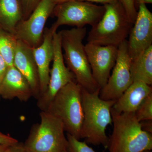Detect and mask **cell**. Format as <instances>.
<instances>
[{
    "label": "cell",
    "mask_w": 152,
    "mask_h": 152,
    "mask_svg": "<svg viewBox=\"0 0 152 152\" xmlns=\"http://www.w3.org/2000/svg\"><path fill=\"white\" fill-rule=\"evenodd\" d=\"M18 39L14 34L0 29V54L8 67L13 66V59Z\"/></svg>",
    "instance_id": "cell-19"
},
{
    "label": "cell",
    "mask_w": 152,
    "mask_h": 152,
    "mask_svg": "<svg viewBox=\"0 0 152 152\" xmlns=\"http://www.w3.org/2000/svg\"><path fill=\"white\" fill-rule=\"evenodd\" d=\"M64 152H67L66 151Z\"/></svg>",
    "instance_id": "cell-33"
},
{
    "label": "cell",
    "mask_w": 152,
    "mask_h": 152,
    "mask_svg": "<svg viewBox=\"0 0 152 152\" xmlns=\"http://www.w3.org/2000/svg\"><path fill=\"white\" fill-rule=\"evenodd\" d=\"M52 1L54 3V4L56 5L59 4L66 2L71 1V0H52Z\"/></svg>",
    "instance_id": "cell-29"
},
{
    "label": "cell",
    "mask_w": 152,
    "mask_h": 152,
    "mask_svg": "<svg viewBox=\"0 0 152 152\" xmlns=\"http://www.w3.org/2000/svg\"><path fill=\"white\" fill-rule=\"evenodd\" d=\"M45 30L42 43L39 46L32 48L33 55L39 73L40 96L46 91L48 88L50 77V65L54 56L53 43L54 33L50 28H46Z\"/></svg>",
    "instance_id": "cell-14"
},
{
    "label": "cell",
    "mask_w": 152,
    "mask_h": 152,
    "mask_svg": "<svg viewBox=\"0 0 152 152\" xmlns=\"http://www.w3.org/2000/svg\"><path fill=\"white\" fill-rule=\"evenodd\" d=\"M134 115L139 122L152 120V93L142 102Z\"/></svg>",
    "instance_id": "cell-20"
},
{
    "label": "cell",
    "mask_w": 152,
    "mask_h": 152,
    "mask_svg": "<svg viewBox=\"0 0 152 152\" xmlns=\"http://www.w3.org/2000/svg\"><path fill=\"white\" fill-rule=\"evenodd\" d=\"M0 97L3 99H18L27 102L33 97L28 82L14 66L8 67L5 75L0 84Z\"/></svg>",
    "instance_id": "cell-15"
},
{
    "label": "cell",
    "mask_w": 152,
    "mask_h": 152,
    "mask_svg": "<svg viewBox=\"0 0 152 152\" xmlns=\"http://www.w3.org/2000/svg\"><path fill=\"white\" fill-rule=\"evenodd\" d=\"M127 40L118 47V56L113 72L105 85L101 88L99 96L106 101H116L133 83Z\"/></svg>",
    "instance_id": "cell-9"
},
{
    "label": "cell",
    "mask_w": 152,
    "mask_h": 152,
    "mask_svg": "<svg viewBox=\"0 0 152 152\" xmlns=\"http://www.w3.org/2000/svg\"><path fill=\"white\" fill-rule=\"evenodd\" d=\"M56 5L52 0H40L30 16L17 26L14 35L31 48L40 45L45 25Z\"/></svg>",
    "instance_id": "cell-10"
},
{
    "label": "cell",
    "mask_w": 152,
    "mask_h": 152,
    "mask_svg": "<svg viewBox=\"0 0 152 152\" xmlns=\"http://www.w3.org/2000/svg\"><path fill=\"white\" fill-rule=\"evenodd\" d=\"M1 97H0V100H1Z\"/></svg>",
    "instance_id": "cell-34"
},
{
    "label": "cell",
    "mask_w": 152,
    "mask_h": 152,
    "mask_svg": "<svg viewBox=\"0 0 152 152\" xmlns=\"http://www.w3.org/2000/svg\"><path fill=\"white\" fill-rule=\"evenodd\" d=\"M140 123L144 131L152 134V120L142 121Z\"/></svg>",
    "instance_id": "cell-27"
},
{
    "label": "cell",
    "mask_w": 152,
    "mask_h": 152,
    "mask_svg": "<svg viewBox=\"0 0 152 152\" xmlns=\"http://www.w3.org/2000/svg\"><path fill=\"white\" fill-rule=\"evenodd\" d=\"M45 111L62 122L67 134L80 140L84 113L82 88L77 82H71L63 87Z\"/></svg>",
    "instance_id": "cell-4"
},
{
    "label": "cell",
    "mask_w": 152,
    "mask_h": 152,
    "mask_svg": "<svg viewBox=\"0 0 152 152\" xmlns=\"http://www.w3.org/2000/svg\"><path fill=\"white\" fill-rule=\"evenodd\" d=\"M79 1H84L89 2L90 3H98L104 4H110V3L115 2L117 1H119V0H79Z\"/></svg>",
    "instance_id": "cell-28"
},
{
    "label": "cell",
    "mask_w": 152,
    "mask_h": 152,
    "mask_svg": "<svg viewBox=\"0 0 152 152\" xmlns=\"http://www.w3.org/2000/svg\"><path fill=\"white\" fill-rule=\"evenodd\" d=\"M11 145H0V152H4Z\"/></svg>",
    "instance_id": "cell-30"
},
{
    "label": "cell",
    "mask_w": 152,
    "mask_h": 152,
    "mask_svg": "<svg viewBox=\"0 0 152 152\" xmlns=\"http://www.w3.org/2000/svg\"><path fill=\"white\" fill-rule=\"evenodd\" d=\"M99 90L90 93L82 88L84 119L81 139L94 145L107 148L109 137L106 131L113 123L111 109L116 101H106L99 96Z\"/></svg>",
    "instance_id": "cell-1"
},
{
    "label": "cell",
    "mask_w": 152,
    "mask_h": 152,
    "mask_svg": "<svg viewBox=\"0 0 152 152\" xmlns=\"http://www.w3.org/2000/svg\"><path fill=\"white\" fill-rule=\"evenodd\" d=\"M53 43L54 56L48 86L46 91L37 100L38 107L43 111L46 110L53 98L63 87L71 82L76 81L73 74L65 65L60 32L54 33Z\"/></svg>",
    "instance_id": "cell-8"
},
{
    "label": "cell",
    "mask_w": 152,
    "mask_h": 152,
    "mask_svg": "<svg viewBox=\"0 0 152 152\" xmlns=\"http://www.w3.org/2000/svg\"><path fill=\"white\" fill-rule=\"evenodd\" d=\"M67 152H96L86 142L80 141L73 136L67 134Z\"/></svg>",
    "instance_id": "cell-21"
},
{
    "label": "cell",
    "mask_w": 152,
    "mask_h": 152,
    "mask_svg": "<svg viewBox=\"0 0 152 152\" xmlns=\"http://www.w3.org/2000/svg\"><path fill=\"white\" fill-rule=\"evenodd\" d=\"M113 132L109 152H142L152 149V134L144 131L134 113H119L112 108Z\"/></svg>",
    "instance_id": "cell-2"
},
{
    "label": "cell",
    "mask_w": 152,
    "mask_h": 152,
    "mask_svg": "<svg viewBox=\"0 0 152 152\" xmlns=\"http://www.w3.org/2000/svg\"><path fill=\"white\" fill-rule=\"evenodd\" d=\"M151 93L152 86L143 82H133L115 101L112 108L119 113H135L142 102Z\"/></svg>",
    "instance_id": "cell-16"
},
{
    "label": "cell",
    "mask_w": 152,
    "mask_h": 152,
    "mask_svg": "<svg viewBox=\"0 0 152 152\" xmlns=\"http://www.w3.org/2000/svg\"><path fill=\"white\" fill-rule=\"evenodd\" d=\"M60 32L65 63L75 76L77 83L90 93L100 90L93 77L83 43L86 28H75Z\"/></svg>",
    "instance_id": "cell-3"
},
{
    "label": "cell",
    "mask_w": 152,
    "mask_h": 152,
    "mask_svg": "<svg viewBox=\"0 0 152 152\" xmlns=\"http://www.w3.org/2000/svg\"><path fill=\"white\" fill-rule=\"evenodd\" d=\"M105 10L99 21L88 33L90 43L117 47L129 37L133 23L119 1L104 5Z\"/></svg>",
    "instance_id": "cell-5"
},
{
    "label": "cell",
    "mask_w": 152,
    "mask_h": 152,
    "mask_svg": "<svg viewBox=\"0 0 152 152\" xmlns=\"http://www.w3.org/2000/svg\"><path fill=\"white\" fill-rule=\"evenodd\" d=\"M138 4L140 2H142L144 3V4H152V0H137Z\"/></svg>",
    "instance_id": "cell-31"
},
{
    "label": "cell",
    "mask_w": 152,
    "mask_h": 152,
    "mask_svg": "<svg viewBox=\"0 0 152 152\" xmlns=\"http://www.w3.org/2000/svg\"><path fill=\"white\" fill-rule=\"evenodd\" d=\"M23 18L20 0H0V23L9 32L14 34Z\"/></svg>",
    "instance_id": "cell-17"
},
{
    "label": "cell",
    "mask_w": 152,
    "mask_h": 152,
    "mask_svg": "<svg viewBox=\"0 0 152 152\" xmlns=\"http://www.w3.org/2000/svg\"><path fill=\"white\" fill-rule=\"evenodd\" d=\"M18 141L9 134H4L0 131V145H12Z\"/></svg>",
    "instance_id": "cell-24"
},
{
    "label": "cell",
    "mask_w": 152,
    "mask_h": 152,
    "mask_svg": "<svg viewBox=\"0 0 152 152\" xmlns=\"http://www.w3.org/2000/svg\"><path fill=\"white\" fill-rule=\"evenodd\" d=\"M8 68V67L5 61L0 54V84L5 75Z\"/></svg>",
    "instance_id": "cell-26"
},
{
    "label": "cell",
    "mask_w": 152,
    "mask_h": 152,
    "mask_svg": "<svg viewBox=\"0 0 152 152\" xmlns=\"http://www.w3.org/2000/svg\"><path fill=\"white\" fill-rule=\"evenodd\" d=\"M142 152H152L151 151H143Z\"/></svg>",
    "instance_id": "cell-32"
},
{
    "label": "cell",
    "mask_w": 152,
    "mask_h": 152,
    "mask_svg": "<svg viewBox=\"0 0 152 152\" xmlns=\"http://www.w3.org/2000/svg\"><path fill=\"white\" fill-rule=\"evenodd\" d=\"M130 72L133 82L152 84V46L131 61Z\"/></svg>",
    "instance_id": "cell-18"
},
{
    "label": "cell",
    "mask_w": 152,
    "mask_h": 152,
    "mask_svg": "<svg viewBox=\"0 0 152 152\" xmlns=\"http://www.w3.org/2000/svg\"><path fill=\"white\" fill-rule=\"evenodd\" d=\"M85 49L93 77L101 89L107 82L115 64L118 48L88 42Z\"/></svg>",
    "instance_id": "cell-11"
},
{
    "label": "cell",
    "mask_w": 152,
    "mask_h": 152,
    "mask_svg": "<svg viewBox=\"0 0 152 152\" xmlns=\"http://www.w3.org/2000/svg\"><path fill=\"white\" fill-rule=\"evenodd\" d=\"M105 9L104 6L79 0H71L56 5L53 12L56 21L50 28L53 32L63 25L74 26L77 28H84L86 25L92 27L99 21Z\"/></svg>",
    "instance_id": "cell-7"
},
{
    "label": "cell",
    "mask_w": 152,
    "mask_h": 152,
    "mask_svg": "<svg viewBox=\"0 0 152 152\" xmlns=\"http://www.w3.org/2000/svg\"><path fill=\"white\" fill-rule=\"evenodd\" d=\"M4 152H25L23 143L18 142L11 145Z\"/></svg>",
    "instance_id": "cell-25"
},
{
    "label": "cell",
    "mask_w": 152,
    "mask_h": 152,
    "mask_svg": "<svg viewBox=\"0 0 152 152\" xmlns=\"http://www.w3.org/2000/svg\"><path fill=\"white\" fill-rule=\"evenodd\" d=\"M23 9V18L26 20L30 16L40 0H20Z\"/></svg>",
    "instance_id": "cell-23"
},
{
    "label": "cell",
    "mask_w": 152,
    "mask_h": 152,
    "mask_svg": "<svg viewBox=\"0 0 152 152\" xmlns=\"http://www.w3.org/2000/svg\"><path fill=\"white\" fill-rule=\"evenodd\" d=\"M127 40L128 51L132 61L152 46V13L142 2Z\"/></svg>",
    "instance_id": "cell-12"
},
{
    "label": "cell",
    "mask_w": 152,
    "mask_h": 152,
    "mask_svg": "<svg viewBox=\"0 0 152 152\" xmlns=\"http://www.w3.org/2000/svg\"><path fill=\"white\" fill-rule=\"evenodd\" d=\"M40 122L33 125L23 143L25 152H64L68 141L62 122L48 113L41 111Z\"/></svg>",
    "instance_id": "cell-6"
},
{
    "label": "cell",
    "mask_w": 152,
    "mask_h": 152,
    "mask_svg": "<svg viewBox=\"0 0 152 152\" xmlns=\"http://www.w3.org/2000/svg\"><path fill=\"white\" fill-rule=\"evenodd\" d=\"M119 1L124 9L128 18L134 24L137 14L135 0H119Z\"/></svg>",
    "instance_id": "cell-22"
},
{
    "label": "cell",
    "mask_w": 152,
    "mask_h": 152,
    "mask_svg": "<svg viewBox=\"0 0 152 152\" xmlns=\"http://www.w3.org/2000/svg\"><path fill=\"white\" fill-rule=\"evenodd\" d=\"M13 65L27 80L33 97L37 100L40 94L39 80L32 48L20 40L18 39L17 42Z\"/></svg>",
    "instance_id": "cell-13"
}]
</instances>
